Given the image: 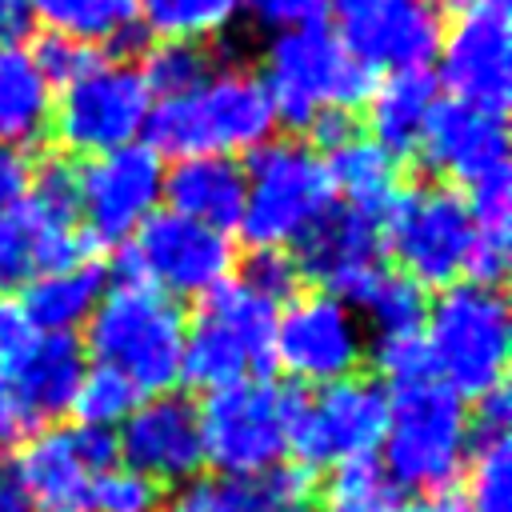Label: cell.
<instances>
[{"mask_svg": "<svg viewBox=\"0 0 512 512\" xmlns=\"http://www.w3.org/2000/svg\"><path fill=\"white\" fill-rule=\"evenodd\" d=\"M256 76L272 100L276 124L308 132L316 152L356 128L352 108L364 104L372 84V76L348 56L324 20L272 32Z\"/></svg>", "mask_w": 512, "mask_h": 512, "instance_id": "6da1fadb", "label": "cell"}, {"mask_svg": "<svg viewBox=\"0 0 512 512\" xmlns=\"http://www.w3.org/2000/svg\"><path fill=\"white\" fill-rule=\"evenodd\" d=\"M272 100L252 68L224 64L212 68L196 88L152 100L148 112V148L160 160L184 156H248L276 140Z\"/></svg>", "mask_w": 512, "mask_h": 512, "instance_id": "7a4b0ae2", "label": "cell"}, {"mask_svg": "<svg viewBox=\"0 0 512 512\" xmlns=\"http://www.w3.org/2000/svg\"><path fill=\"white\" fill-rule=\"evenodd\" d=\"M428 376L464 404L504 388L512 356V316L496 284L456 280L436 292L420 324Z\"/></svg>", "mask_w": 512, "mask_h": 512, "instance_id": "3957f363", "label": "cell"}, {"mask_svg": "<svg viewBox=\"0 0 512 512\" xmlns=\"http://www.w3.org/2000/svg\"><path fill=\"white\" fill-rule=\"evenodd\" d=\"M468 452L472 416L456 392L436 380H416L388 392V420L376 448V464L396 492H448L464 476Z\"/></svg>", "mask_w": 512, "mask_h": 512, "instance_id": "277c9868", "label": "cell"}, {"mask_svg": "<svg viewBox=\"0 0 512 512\" xmlns=\"http://www.w3.org/2000/svg\"><path fill=\"white\" fill-rule=\"evenodd\" d=\"M84 328H88V348H84L88 364L112 368L140 396L176 392L184 328H188V316L176 300L124 276L104 288Z\"/></svg>", "mask_w": 512, "mask_h": 512, "instance_id": "5b68a950", "label": "cell"}, {"mask_svg": "<svg viewBox=\"0 0 512 512\" xmlns=\"http://www.w3.org/2000/svg\"><path fill=\"white\" fill-rule=\"evenodd\" d=\"M296 400L300 392L292 384H276L268 376L236 380L208 392V400L196 404L204 464H212L216 476L240 484H252L264 472L288 464Z\"/></svg>", "mask_w": 512, "mask_h": 512, "instance_id": "8992f818", "label": "cell"}, {"mask_svg": "<svg viewBox=\"0 0 512 512\" xmlns=\"http://www.w3.org/2000/svg\"><path fill=\"white\" fill-rule=\"evenodd\" d=\"M416 156L468 200L476 228L512 232V172L504 116L440 96Z\"/></svg>", "mask_w": 512, "mask_h": 512, "instance_id": "52a82bcc", "label": "cell"}, {"mask_svg": "<svg viewBox=\"0 0 512 512\" xmlns=\"http://www.w3.org/2000/svg\"><path fill=\"white\" fill-rule=\"evenodd\" d=\"M324 160L304 140H268L244 164V212L236 232L252 252H292L332 208Z\"/></svg>", "mask_w": 512, "mask_h": 512, "instance_id": "ba28073f", "label": "cell"}, {"mask_svg": "<svg viewBox=\"0 0 512 512\" xmlns=\"http://www.w3.org/2000/svg\"><path fill=\"white\" fill-rule=\"evenodd\" d=\"M276 308L280 304L252 288L244 276L208 292L184 328L180 380L216 392L224 384L264 376L272 364Z\"/></svg>", "mask_w": 512, "mask_h": 512, "instance_id": "9c48e42d", "label": "cell"}, {"mask_svg": "<svg viewBox=\"0 0 512 512\" xmlns=\"http://www.w3.org/2000/svg\"><path fill=\"white\" fill-rule=\"evenodd\" d=\"M384 256L416 288H448L468 276L476 220L468 200L448 184H408L380 216Z\"/></svg>", "mask_w": 512, "mask_h": 512, "instance_id": "30bf717a", "label": "cell"}, {"mask_svg": "<svg viewBox=\"0 0 512 512\" xmlns=\"http://www.w3.org/2000/svg\"><path fill=\"white\" fill-rule=\"evenodd\" d=\"M152 92L140 64L116 52H92L52 96V132L72 156H100L136 144L148 128Z\"/></svg>", "mask_w": 512, "mask_h": 512, "instance_id": "8fae6325", "label": "cell"}, {"mask_svg": "<svg viewBox=\"0 0 512 512\" xmlns=\"http://www.w3.org/2000/svg\"><path fill=\"white\" fill-rule=\"evenodd\" d=\"M368 360V332L348 300L308 288L276 308L272 364L296 388H324L356 376Z\"/></svg>", "mask_w": 512, "mask_h": 512, "instance_id": "7c38bea8", "label": "cell"}, {"mask_svg": "<svg viewBox=\"0 0 512 512\" xmlns=\"http://www.w3.org/2000/svg\"><path fill=\"white\" fill-rule=\"evenodd\" d=\"M440 84L456 104L504 116L512 100V24L504 0H456L436 44Z\"/></svg>", "mask_w": 512, "mask_h": 512, "instance_id": "4fadbf2b", "label": "cell"}, {"mask_svg": "<svg viewBox=\"0 0 512 512\" xmlns=\"http://www.w3.org/2000/svg\"><path fill=\"white\" fill-rule=\"evenodd\" d=\"M236 272L232 236L204 228L188 216L160 208L124 244V276L140 280L168 300H204Z\"/></svg>", "mask_w": 512, "mask_h": 512, "instance_id": "5bb4252c", "label": "cell"}, {"mask_svg": "<svg viewBox=\"0 0 512 512\" xmlns=\"http://www.w3.org/2000/svg\"><path fill=\"white\" fill-rule=\"evenodd\" d=\"M388 420V388L376 376H344L296 400L292 456L308 472L376 460Z\"/></svg>", "mask_w": 512, "mask_h": 512, "instance_id": "9a60e30c", "label": "cell"}, {"mask_svg": "<svg viewBox=\"0 0 512 512\" xmlns=\"http://www.w3.org/2000/svg\"><path fill=\"white\" fill-rule=\"evenodd\" d=\"M72 188L84 236L96 244H128L164 204V160L144 140H136L100 156H84L72 168Z\"/></svg>", "mask_w": 512, "mask_h": 512, "instance_id": "2e32d148", "label": "cell"}, {"mask_svg": "<svg viewBox=\"0 0 512 512\" xmlns=\"http://www.w3.org/2000/svg\"><path fill=\"white\" fill-rule=\"evenodd\" d=\"M84 368L88 356L72 336L44 332L16 356L0 360V452H16L36 432L68 416Z\"/></svg>", "mask_w": 512, "mask_h": 512, "instance_id": "e0dca14e", "label": "cell"}, {"mask_svg": "<svg viewBox=\"0 0 512 512\" xmlns=\"http://www.w3.org/2000/svg\"><path fill=\"white\" fill-rule=\"evenodd\" d=\"M332 32L372 76L428 72L444 32L440 0H328Z\"/></svg>", "mask_w": 512, "mask_h": 512, "instance_id": "ac0fdd59", "label": "cell"}, {"mask_svg": "<svg viewBox=\"0 0 512 512\" xmlns=\"http://www.w3.org/2000/svg\"><path fill=\"white\" fill-rule=\"evenodd\" d=\"M108 464H116V436L80 424H52L12 452V476L32 512H84L88 488Z\"/></svg>", "mask_w": 512, "mask_h": 512, "instance_id": "d6986e66", "label": "cell"}, {"mask_svg": "<svg viewBox=\"0 0 512 512\" xmlns=\"http://www.w3.org/2000/svg\"><path fill=\"white\" fill-rule=\"evenodd\" d=\"M112 436L116 460L160 488H180L204 468L200 408L184 392L144 396Z\"/></svg>", "mask_w": 512, "mask_h": 512, "instance_id": "ffe728a7", "label": "cell"}, {"mask_svg": "<svg viewBox=\"0 0 512 512\" xmlns=\"http://www.w3.org/2000/svg\"><path fill=\"white\" fill-rule=\"evenodd\" d=\"M380 220L344 204H332L292 248V264L312 288L348 300L384 260Z\"/></svg>", "mask_w": 512, "mask_h": 512, "instance_id": "44dd1931", "label": "cell"}, {"mask_svg": "<svg viewBox=\"0 0 512 512\" xmlns=\"http://www.w3.org/2000/svg\"><path fill=\"white\" fill-rule=\"evenodd\" d=\"M24 228H28V248H32V272L64 268L88 256V236L76 216V188H72V168L64 160H52L36 168L32 192L24 200Z\"/></svg>", "mask_w": 512, "mask_h": 512, "instance_id": "7402d4cb", "label": "cell"}, {"mask_svg": "<svg viewBox=\"0 0 512 512\" xmlns=\"http://www.w3.org/2000/svg\"><path fill=\"white\" fill-rule=\"evenodd\" d=\"M164 204L224 236L236 232L244 212V164L232 156H184L164 168Z\"/></svg>", "mask_w": 512, "mask_h": 512, "instance_id": "603a6c76", "label": "cell"}, {"mask_svg": "<svg viewBox=\"0 0 512 512\" xmlns=\"http://www.w3.org/2000/svg\"><path fill=\"white\" fill-rule=\"evenodd\" d=\"M440 104V88L428 72H388L368 84L364 96V136L388 148L396 160L416 156L424 128Z\"/></svg>", "mask_w": 512, "mask_h": 512, "instance_id": "cb8c5ba5", "label": "cell"}, {"mask_svg": "<svg viewBox=\"0 0 512 512\" xmlns=\"http://www.w3.org/2000/svg\"><path fill=\"white\" fill-rule=\"evenodd\" d=\"M320 160L328 172L332 200L344 208L368 212L376 220L388 212V204L404 188L400 184V160L388 148H380L372 136H364L360 128H352L336 144L320 148Z\"/></svg>", "mask_w": 512, "mask_h": 512, "instance_id": "d4e9b609", "label": "cell"}, {"mask_svg": "<svg viewBox=\"0 0 512 512\" xmlns=\"http://www.w3.org/2000/svg\"><path fill=\"white\" fill-rule=\"evenodd\" d=\"M104 288H108L104 268L92 256H84V260L64 264V268L32 272L20 284L16 304L24 308V316L32 320L36 332H44V336H72L96 312Z\"/></svg>", "mask_w": 512, "mask_h": 512, "instance_id": "484cf974", "label": "cell"}, {"mask_svg": "<svg viewBox=\"0 0 512 512\" xmlns=\"http://www.w3.org/2000/svg\"><path fill=\"white\" fill-rule=\"evenodd\" d=\"M52 96L56 88L40 72L32 44H0V144L36 148L52 132Z\"/></svg>", "mask_w": 512, "mask_h": 512, "instance_id": "4316f807", "label": "cell"}, {"mask_svg": "<svg viewBox=\"0 0 512 512\" xmlns=\"http://www.w3.org/2000/svg\"><path fill=\"white\" fill-rule=\"evenodd\" d=\"M24 8L44 36L72 40L88 52L124 48L140 32L136 0H24Z\"/></svg>", "mask_w": 512, "mask_h": 512, "instance_id": "83f0119b", "label": "cell"}, {"mask_svg": "<svg viewBox=\"0 0 512 512\" xmlns=\"http://www.w3.org/2000/svg\"><path fill=\"white\" fill-rule=\"evenodd\" d=\"M244 12V0H136V28L156 44H196L224 36Z\"/></svg>", "mask_w": 512, "mask_h": 512, "instance_id": "f1b7e54d", "label": "cell"}, {"mask_svg": "<svg viewBox=\"0 0 512 512\" xmlns=\"http://www.w3.org/2000/svg\"><path fill=\"white\" fill-rule=\"evenodd\" d=\"M352 312L360 316L364 328H372L376 336H396V332H420L424 312H428V296L424 288H416L408 276H400L392 264H380L352 296H348Z\"/></svg>", "mask_w": 512, "mask_h": 512, "instance_id": "f546056e", "label": "cell"}, {"mask_svg": "<svg viewBox=\"0 0 512 512\" xmlns=\"http://www.w3.org/2000/svg\"><path fill=\"white\" fill-rule=\"evenodd\" d=\"M460 504H464V512H512V444H508V432L472 436Z\"/></svg>", "mask_w": 512, "mask_h": 512, "instance_id": "4dcf8cb0", "label": "cell"}, {"mask_svg": "<svg viewBox=\"0 0 512 512\" xmlns=\"http://www.w3.org/2000/svg\"><path fill=\"white\" fill-rule=\"evenodd\" d=\"M316 512H400V492L376 460H356L328 472Z\"/></svg>", "mask_w": 512, "mask_h": 512, "instance_id": "1f68e13d", "label": "cell"}, {"mask_svg": "<svg viewBox=\"0 0 512 512\" xmlns=\"http://www.w3.org/2000/svg\"><path fill=\"white\" fill-rule=\"evenodd\" d=\"M140 400H144V396H140L124 376H116L112 368L88 364V368H84V376H80V388H76V396H72L68 416H76V424H80V428L116 432Z\"/></svg>", "mask_w": 512, "mask_h": 512, "instance_id": "d6a6232c", "label": "cell"}, {"mask_svg": "<svg viewBox=\"0 0 512 512\" xmlns=\"http://www.w3.org/2000/svg\"><path fill=\"white\" fill-rule=\"evenodd\" d=\"M208 72H212V60L196 44H152L140 64V76H144L152 100L180 96V92L196 88Z\"/></svg>", "mask_w": 512, "mask_h": 512, "instance_id": "836d02e7", "label": "cell"}, {"mask_svg": "<svg viewBox=\"0 0 512 512\" xmlns=\"http://www.w3.org/2000/svg\"><path fill=\"white\" fill-rule=\"evenodd\" d=\"M160 508H164V488L124 468L120 460L96 472L84 500V512H160Z\"/></svg>", "mask_w": 512, "mask_h": 512, "instance_id": "e575fe53", "label": "cell"}, {"mask_svg": "<svg viewBox=\"0 0 512 512\" xmlns=\"http://www.w3.org/2000/svg\"><path fill=\"white\" fill-rule=\"evenodd\" d=\"M160 512H256L252 488L224 476H192L188 484L172 488Z\"/></svg>", "mask_w": 512, "mask_h": 512, "instance_id": "d590c367", "label": "cell"}, {"mask_svg": "<svg viewBox=\"0 0 512 512\" xmlns=\"http://www.w3.org/2000/svg\"><path fill=\"white\" fill-rule=\"evenodd\" d=\"M368 356H372V364L380 372V384H388V392L392 388H404V384H416V380H432L428 376V356H424L420 332L376 336Z\"/></svg>", "mask_w": 512, "mask_h": 512, "instance_id": "8d00e7d4", "label": "cell"}, {"mask_svg": "<svg viewBox=\"0 0 512 512\" xmlns=\"http://www.w3.org/2000/svg\"><path fill=\"white\" fill-rule=\"evenodd\" d=\"M28 276H32V248H28L24 212L0 216V296L20 288Z\"/></svg>", "mask_w": 512, "mask_h": 512, "instance_id": "74e56055", "label": "cell"}, {"mask_svg": "<svg viewBox=\"0 0 512 512\" xmlns=\"http://www.w3.org/2000/svg\"><path fill=\"white\" fill-rule=\"evenodd\" d=\"M244 280L252 288H260L268 300L284 304L288 296H296V284H300V272L292 264V252H252L248 268H244Z\"/></svg>", "mask_w": 512, "mask_h": 512, "instance_id": "f35d334b", "label": "cell"}, {"mask_svg": "<svg viewBox=\"0 0 512 512\" xmlns=\"http://www.w3.org/2000/svg\"><path fill=\"white\" fill-rule=\"evenodd\" d=\"M244 8L272 32H288V28H304V24H320L328 12V0H244Z\"/></svg>", "mask_w": 512, "mask_h": 512, "instance_id": "ab89813d", "label": "cell"}, {"mask_svg": "<svg viewBox=\"0 0 512 512\" xmlns=\"http://www.w3.org/2000/svg\"><path fill=\"white\" fill-rule=\"evenodd\" d=\"M32 180H36L32 156L20 152V148L0 144V216H12V212L24 208V200L32 192Z\"/></svg>", "mask_w": 512, "mask_h": 512, "instance_id": "60d3db41", "label": "cell"}, {"mask_svg": "<svg viewBox=\"0 0 512 512\" xmlns=\"http://www.w3.org/2000/svg\"><path fill=\"white\" fill-rule=\"evenodd\" d=\"M32 56H36L40 72L48 76V84H52V88H60L72 72H80V68H84V60H88L92 52H88V48H80V44H72V40H60V36H40V40L32 44Z\"/></svg>", "mask_w": 512, "mask_h": 512, "instance_id": "b9f144b4", "label": "cell"}, {"mask_svg": "<svg viewBox=\"0 0 512 512\" xmlns=\"http://www.w3.org/2000/svg\"><path fill=\"white\" fill-rule=\"evenodd\" d=\"M28 8L24 0H0V44H12V40H24V28H28Z\"/></svg>", "mask_w": 512, "mask_h": 512, "instance_id": "7bdbcfd3", "label": "cell"}, {"mask_svg": "<svg viewBox=\"0 0 512 512\" xmlns=\"http://www.w3.org/2000/svg\"><path fill=\"white\" fill-rule=\"evenodd\" d=\"M0 512H32L28 496L20 492L16 476H12V464L0 460Z\"/></svg>", "mask_w": 512, "mask_h": 512, "instance_id": "ee69618b", "label": "cell"}, {"mask_svg": "<svg viewBox=\"0 0 512 512\" xmlns=\"http://www.w3.org/2000/svg\"><path fill=\"white\" fill-rule=\"evenodd\" d=\"M400 512H464L460 496L440 492V496H416L412 504H400Z\"/></svg>", "mask_w": 512, "mask_h": 512, "instance_id": "f6af8a7d", "label": "cell"}, {"mask_svg": "<svg viewBox=\"0 0 512 512\" xmlns=\"http://www.w3.org/2000/svg\"><path fill=\"white\" fill-rule=\"evenodd\" d=\"M260 512H312L308 504H280V508H260Z\"/></svg>", "mask_w": 512, "mask_h": 512, "instance_id": "bcb514c9", "label": "cell"}]
</instances>
